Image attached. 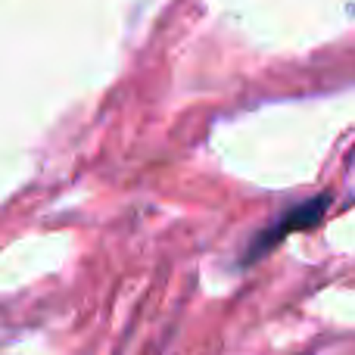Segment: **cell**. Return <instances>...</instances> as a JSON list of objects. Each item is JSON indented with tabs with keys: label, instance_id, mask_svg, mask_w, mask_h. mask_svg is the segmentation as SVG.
I'll use <instances>...</instances> for the list:
<instances>
[{
	"label": "cell",
	"instance_id": "6da1fadb",
	"mask_svg": "<svg viewBox=\"0 0 355 355\" xmlns=\"http://www.w3.org/2000/svg\"><path fill=\"white\" fill-rule=\"evenodd\" d=\"M327 206H331V196L321 193V196H315V200H306V202H300V206L287 209V212H284L281 218H277L275 225L268 227V231L259 234V237L252 240L250 256H246V259H259V256H265V252L275 250V246L281 243V240L287 237V234H293V231H306V227L318 225Z\"/></svg>",
	"mask_w": 355,
	"mask_h": 355
}]
</instances>
